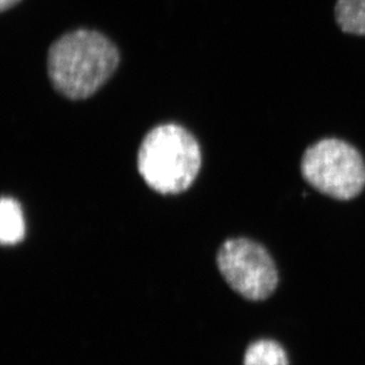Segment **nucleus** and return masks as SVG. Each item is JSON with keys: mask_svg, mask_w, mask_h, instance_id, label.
I'll return each mask as SVG.
<instances>
[{"mask_svg": "<svg viewBox=\"0 0 365 365\" xmlns=\"http://www.w3.org/2000/svg\"><path fill=\"white\" fill-rule=\"evenodd\" d=\"M334 17L344 34L365 36V0H337Z\"/></svg>", "mask_w": 365, "mask_h": 365, "instance_id": "nucleus-7", "label": "nucleus"}, {"mask_svg": "<svg viewBox=\"0 0 365 365\" xmlns=\"http://www.w3.org/2000/svg\"><path fill=\"white\" fill-rule=\"evenodd\" d=\"M300 173L314 190L334 200H354L365 190L362 153L341 138H322L309 145L302 156Z\"/></svg>", "mask_w": 365, "mask_h": 365, "instance_id": "nucleus-3", "label": "nucleus"}, {"mask_svg": "<svg viewBox=\"0 0 365 365\" xmlns=\"http://www.w3.org/2000/svg\"><path fill=\"white\" fill-rule=\"evenodd\" d=\"M46 63L50 82L61 95L69 100H84L113 76L120 52L101 32L80 29L52 43Z\"/></svg>", "mask_w": 365, "mask_h": 365, "instance_id": "nucleus-1", "label": "nucleus"}, {"mask_svg": "<svg viewBox=\"0 0 365 365\" xmlns=\"http://www.w3.org/2000/svg\"><path fill=\"white\" fill-rule=\"evenodd\" d=\"M19 0H0V10L6 11L14 7Z\"/></svg>", "mask_w": 365, "mask_h": 365, "instance_id": "nucleus-8", "label": "nucleus"}, {"mask_svg": "<svg viewBox=\"0 0 365 365\" xmlns=\"http://www.w3.org/2000/svg\"><path fill=\"white\" fill-rule=\"evenodd\" d=\"M242 365H289V359L279 341L272 338H260L246 348Z\"/></svg>", "mask_w": 365, "mask_h": 365, "instance_id": "nucleus-6", "label": "nucleus"}, {"mask_svg": "<svg viewBox=\"0 0 365 365\" xmlns=\"http://www.w3.org/2000/svg\"><path fill=\"white\" fill-rule=\"evenodd\" d=\"M217 266L225 282L250 302H264L279 286V271L269 250L251 238L227 239L217 253Z\"/></svg>", "mask_w": 365, "mask_h": 365, "instance_id": "nucleus-4", "label": "nucleus"}, {"mask_svg": "<svg viewBox=\"0 0 365 365\" xmlns=\"http://www.w3.org/2000/svg\"><path fill=\"white\" fill-rule=\"evenodd\" d=\"M26 233L21 203L11 197L0 201V242L3 246L19 244Z\"/></svg>", "mask_w": 365, "mask_h": 365, "instance_id": "nucleus-5", "label": "nucleus"}, {"mask_svg": "<svg viewBox=\"0 0 365 365\" xmlns=\"http://www.w3.org/2000/svg\"><path fill=\"white\" fill-rule=\"evenodd\" d=\"M201 165L199 142L179 124L153 128L138 148L140 175L149 188L163 195L186 192L197 180Z\"/></svg>", "mask_w": 365, "mask_h": 365, "instance_id": "nucleus-2", "label": "nucleus"}]
</instances>
